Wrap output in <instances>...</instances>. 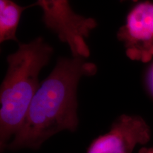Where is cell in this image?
Returning <instances> with one entry per match:
<instances>
[{"mask_svg": "<svg viewBox=\"0 0 153 153\" xmlns=\"http://www.w3.org/2000/svg\"><path fill=\"white\" fill-rule=\"evenodd\" d=\"M97 67L85 58L63 57L40 85L24 124L7 146L9 150H38L43 143L62 131L77 129L76 90L83 76L95 75Z\"/></svg>", "mask_w": 153, "mask_h": 153, "instance_id": "obj_1", "label": "cell"}, {"mask_svg": "<svg viewBox=\"0 0 153 153\" xmlns=\"http://www.w3.org/2000/svg\"><path fill=\"white\" fill-rule=\"evenodd\" d=\"M53 49L42 37L19 43L7 56L8 70L0 89V150L3 152L24 124L32 99L39 88L38 76Z\"/></svg>", "mask_w": 153, "mask_h": 153, "instance_id": "obj_2", "label": "cell"}, {"mask_svg": "<svg viewBox=\"0 0 153 153\" xmlns=\"http://www.w3.org/2000/svg\"><path fill=\"white\" fill-rule=\"evenodd\" d=\"M43 11V22L63 43L68 44L73 57L87 58L90 51L85 38L97 26L94 19L74 13L67 0H38L32 6Z\"/></svg>", "mask_w": 153, "mask_h": 153, "instance_id": "obj_3", "label": "cell"}, {"mask_svg": "<svg viewBox=\"0 0 153 153\" xmlns=\"http://www.w3.org/2000/svg\"><path fill=\"white\" fill-rule=\"evenodd\" d=\"M126 53L132 60L148 62L153 57V3L137 4L129 11L117 32Z\"/></svg>", "mask_w": 153, "mask_h": 153, "instance_id": "obj_4", "label": "cell"}, {"mask_svg": "<svg viewBox=\"0 0 153 153\" xmlns=\"http://www.w3.org/2000/svg\"><path fill=\"white\" fill-rule=\"evenodd\" d=\"M150 138V128L143 118L123 114L108 133L93 140L87 153H132L137 145L146 144Z\"/></svg>", "mask_w": 153, "mask_h": 153, "instance_id": "obj_5", "label": "cell"}, {"mask_svg": "<svg viewBox=\"0 0 153 153\" xmlns=\"http://www.w3.org/2000/svg\"><path fill=\"white\" fill-rule=\"evenodd\" d=\"M28 7H22L11 0L0 1V43L18 41L16 36L17 28L22 12Z\"/></svg>", "mask_w": 153, "mask_h": 153, "instance_id": "obj_6", "label": "cell"}, {"mask_svg": "<svg viewBox=\"0 0 153 153\" xmlns=\"http://www.w3.org/2000/svg\"><path fill=\"white\" fill-rule=\"evenodd\" d=\"M138 153H153V146L150 147V148H142L139 150Z\"/></svg>", "mask_w": 153, "mask_h": 153, "instance_id": "obj_7", "label": "cell"}, {"mask_svg": "<svg viewBox=\"0 0 153 153\" xmlns=\"http://www.w3.org/2000/svg\"><path fill=\"white\" fill-rule=\"evenodd\" d=\"M150 85H151V87H152V90H153V67L151 70L150 72Z\"/></svg>", "mask_w": 153, "mask_h": 153, "instance_id": "obj_8", "label": "cell"}]
</instances>
